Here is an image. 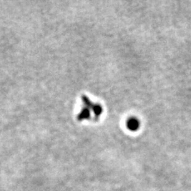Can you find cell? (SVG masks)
Returning <instances> with one entry per match:
<instances>
[{
  "mask_svg": "<svg viewBox=\"0 0 191 191\" xmlns=\"http://www.w3.org/2000/svg\"><path fill=\"white\" fill-rule=\"evenodd\" d=\"M127 127L129 128L130 130L135 131L139 127V121L135 119H131L127 121Z\"/></svg>",
  "mask_w": 191,
  "mask_h": 191,
  "instance_id": "cell-1",
  "label": "cell"
}]
</instances>
